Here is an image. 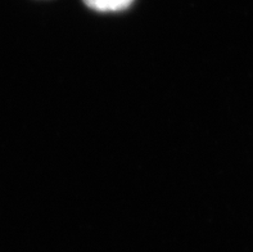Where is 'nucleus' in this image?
<instances>
[{
  "label": "nucleus",
  "instance_id": "obj_1",
  "mask_svg": "<svg viewBox=\"0 0 253 252\" xmlns=\"http://www.w3.org/2000/svg\"><path fill=\"white\" fill-rule=\"evenodd\" d=\"M134 0H84L89 8L98 12H120L127 9Z\"/></svg>",
  "mask_w": 253,
  "mask_h": 252
}]
</instances>
